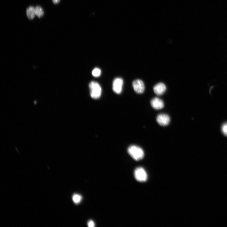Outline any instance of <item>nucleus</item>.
<instances>
[{"mask_svg":"<svg viewBox=\"0 0 227 227\" xmlns=\"http://www.w3.org/2000/svg\"><path fill=\"white\" fill-rule=\"evenodd\" d=\"M127 151L133 159L136 161L142 159L144 156V152L140 147L136 145H132L128 149Z\"/></svg>","mask_w":227,"mask_h":227,"instance_id":"nucleus-1","label":"nucleus"},{"mask_svg":"<svg viewBox=\"0 0 227 227\" xmlns=\"http://www.w3.org/2000/svg\"><path fill=\"white\" fill-rule=\"evenodd\" d=\"M90 95L93 99H99L102 93V88L100 85L94 81H92L89 84Z\"/></svg>","mask_w":227,"mask_h":227,"instance_id":"nucleus-2","label":"nucleus"},{"mask_svg":"<svg viewBox=\"0 0 227 227\" xmlns=\"http://www.w3.org/2000/svg\"><path fill=\"white\" fill-rule=\"evenodd\" d=\"M134 176L135 179L140 182L146 181L148 179V175L146 171L142 167L137 168L135 170Z\"/></svg>","mask_w":227,"mask_h":227,"instance_id":"nucleus-3","label":"nucleus"},{"mask_svg":"<svg viewBox=\"0 0 227 227\" xmlns=\"http://www.w3.org/2000/svg\"><path fill=\"white\" fill-rule=\"evenodd\" d=\"M124 80L122 78H116L113 81L112 89L114 92L118 94H120L122 91Z\"/></svg>","mask_w":227,"mask_h":227,"instance_id":"nucleus-4","label":"nucleus"},{"mask_svg":"<svg viewBox=\"0 0 227 227\" xmlns=\"http://www.w3.org/2000/svg\"><path fill=\"white\" fill-rule=\"evenodd\" d=\"M132 85L134 91L137 93L141 94L144 92V85L142 80H136L134 81Z\"/></svg>","mask_w":227,"mask_h":227,"instance_id":"nucleus-5","label":"nucleus"},{"mask_svg":"<svg viewBox=\"0 0 227 227\" xmlns=\"http://www.w3.org/2000/svg\"><path fill=\"white\" fill-rule=\"evenodd\" d=\"M158 123L162 126H166L169 124L170 121L169 116L166 114L159 115L157 118Z\"/></svg>","mask_w":227,"mask_h":227,"instance_id":"nucleus-6","label":"nucleus"},{"mask_svg":"<svg viewBox=\"0 0 227 227\" xmlns=\"http://www.w3.org/2000/svg\"><path fill=\"white\" fill-rule=\"evenodd\" d=\"M151 104L152 107L156 110H160L164 107V102L158 98L153 99L151 101Z\"/></svg>","mask_w":227,"mask_h":227,"instance_id":"nucleus-7","label":"nucleus"},{"mask_svg":"<svg viewBox=\"0 0 227 227\" xmlns=\"http://www.w3.org/2000/svg\"><path fill=\"white\" fill-rule=\"evenodd\" d=\"M153 90L156 94L160 95L165 92L166 90V87L163 83H160L154 86Z\"/></svg>","mask_w":227,"mask_h":227,"instance_id":"nucleus-8","label":"nucleus"},{"mask_svg":"<svg viewBox=\"0 0 227 227\" xmlns=\"http://www.w3.org/2000/svg\"><path fill=\"white\" fill-rule=\"evenodd\" d=\"M26 14L29 19L32 20L34 19L36 15L35 7L30 6L26 10Z\"/></svg>","mask_w":227,"mask_h":227,"instance_id":"nucleus-9","label":"nucleus"},{"mask_svg":"<svg viewBox=\"0 0 227 227\" xmlns=\"http://www.w3.org/2000/svg\"><path fill=\"white\" fill-rule=\"evenodd\" d=\"M36 15L39 18L42 17L44 14V12L42 8L39 6H37L35 7Z\"/></svg>","mask_w":227,"mask_h":227,"instance_id":"nucleus-10","label":"nucleus"},{"mask_svg":"<svg viewBox=\"0 0 227 227\" xmlns=\"http://www.w3.org/2000/svg\"><path fill=\"white\" fill-rule=\"evenodd\" d=\"M82 199V196L78 194H74L72 197L73 201L76 204H79Z\"/></svg>","mask_w":227,"mask_h":227,"instance_id":"nucleus-11","label":"nucleus"},{"mask_svg":"<svg viewBox=\"0 0 227 227\" xmlns=\"http://www.w3.org/2000/svg\"><path fill=\"white\" fill-rule=\"evenodd\" d=\"M101 70L99 68H95L94 69L92 72L93 76L96 77H99L101 74Z\"/></svg>","mask_w":227,"mask_h":227,"instance_id":"nucleus-12","label":"nucleus"},{"mask_svg":"<svg viewBox=\"0 0 227 227\" xmlns=\"http://www.w3.org/2000/svg\"><path fill=\"white\" fill-rule=\"evenodd\" d=\"M222 131L224 135L227 136V123L223 125L222 127Z\"/></svg>","mask_w":227,"mask_h":227,"instance_id":"nucleus-13","label":"nucleus"},{"mask_svg":"<svg viewBox=\"0 0 227 227\" xmlns=\"http://www.w3.org/2000/svg\"><path fill=\"white\" fill-rule=\"evenodd\" d=\"M88 226L90 227H94L95 226L94 222L92 220L89 221L87 223Z\"/></svg>","mask_w":227,"mask_h":227,"instance_id":"nucleus-14","label":"nucleus"},{"mask_svg":"<svg viewBox=\"0 0 227 227\" xmlns=\"http://www.w3.org/2000/svg\"><path fill=\"white\" fill-rule=\"evenodd\" d=\"M53 2L54 4H58L60 2V0H53Z\"/></svg>","mask_w":227,"mask_h":227,"instance_id":"nucleus-15","label":"nucleus"}]
</instances>
